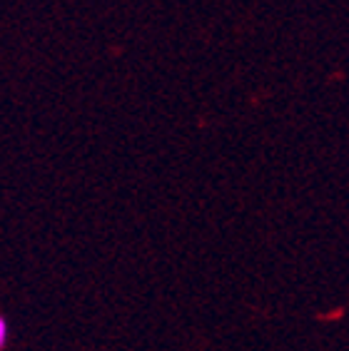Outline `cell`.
Segmentation results:
<instances>
[{"label": "cell", "instance_id": "6da1fadb", "mask_svg": "<svg viewBox=\"0 0 349 351\" xmlns=\"http://www.w3.org/2000/svg\"><path fill=\"white\" fill-rule=\"evenodd\" d=\"M8 334H10V326H8V319L0 317V349L8 346Z\"/></svg>", "mask_w": 349, "mask_h": 351}]
</instances>
